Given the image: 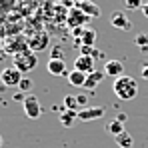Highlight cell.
Returning a JSON list of instances; mask_svg holds the SVG:
<instances>
[{
    "label": "cell",
    "instance_id": "cell-1",
    "mask_svg": "<svg viewBox=\"0 0 148 148\" xmlns=\"http://www.w3.org/2000/svg\"><path fill=\"white\" fill-rule=\"evenodd\" d=\"M112 90H114V94L120 100H134L136 94H138V82H136L132 76H126V74H124V76H120V78L114 80Z\"/></svg>",
    "mask_w": 148,
    "mask_h": 148
},
{
    "label": "cell",
    "instance_id": "cell-2",
    "mask_svg": "<svg viewBox=\"0 0 148 148\" xmlns=\"http://www.w3.org/2000/svg\"><path fill=\"white\" fill-rule=\"evenodd\" d=\"M36 64H38V56H36V52H32V50H26V52H20V54L12 56V66L18 68L22 74L34 70Z\"/></svg>",
    "mask_w": 148,
    "mask_h": 148
},
{
    "label": "cell",
    "instance_id": "cell-3",
    "mask_svg": "<svg viewBox=\"0 0 148 148\" xmlns=\"http://www.w3.org/2000/svg\"><path fill=\"white\" fill-rule=\"evenodd\" d=\"M22 108H24V114L32 120H38L42 116V106H40V100L34 94H26V98L22 100Z\"/></svg>",
    "mask_w": 148,
    "mask_h": 148
},
{
    "label": "cell",
    "instance_id": "cell-4",
    "mask_svg": "<svg viewBox=\"0 0 148 148\" xmlns=\"http://www.w3.org/2000/svg\"><path fill=\"white\" fill-rule=\"evenodd\" d=\"M22 78H24V74L20 72L18 68H14V66H6L2 72H0V82L4 84V86H18L20 82H22Z\"/></svg>",
    "mask_w": 148,
    "mask_h": 148
},
{
    "label": "cell",
    "instance_id": "cell-5",
    "mask_svg": "<svg viewBox=\"0 0 148 148\" xmlns=\"http://www.w3.org/2000/svg\"><path fill=\"white\" fill-rule=\"evenodd\" d=\"M90 20V16H86L78 6H72L70 10H68V14H66V24L70 26V28H82V26H86V22Z\"/></svg>",
    "mask_w": 148,
    "mask_h": 148
},
{
    "label": "cell",
    "instance_id": "cell-6",
    "mask_svg": "<svg viewBox=\"0 0 148 148\" xmlns=\"http://www.w3.org/2000/svg\"><path fill=\"white\" fill-rule=\"evenodd\" d=\"M50 46V36L46 32H36V34H32L30 38H28V48L32 50V52H42V50H46Z\"/></svg>",
    "mask_w": 148,
    "mask_h": 148
},
{
    "label": "cell",
    "instance_id": "cell-7",
    "mask_svg": "<svg viewBox=\"0 0 148 148\" xmlns=\"http://www.w3.org/2000/svg\"><path fill=\"white\" fill-rule=\"evenodd\" d=\"M26 50L30 48H28V38H24V36H12V38L6 40V52H10L12 56L26 52Z\"/></svg>",
    "mask_w": 148,
    "mask_h": 148
},
{
    "label": "cell",
    "instance_id": "cell-8",
    "mask_svg": "<svg viewBox=\"0 0 148 148\" xmlns=\"http://www.w3.org/2000/svg\"><path fill=\"white\" fill-rule=\"evenodd\" d=\"M104 114H106V108H104V106H86V108L78 110V120H82V122L98 120Z\"/></svg>",
    "mask_w": 148,
    "mask_h": 148
},
{
    "label": "cell",
    "instance_id": "cell-9",
    "mask_svg": "<svg viewBox=\"0 0 148 148\" xmlns=\"http://www.w3.org/2000/svg\"><path fill=\"white\" fill-rule=\"evenodd\" d=\"M110 24L114 26V28H118V30H124V32H128V30H132V22H130V18L120 12V10H114L112 14H110Z\"/></svg>",
    "mask_w": 148,
    "mask_h": 148
},
{
    "label": "cell",
    "instance_id": "cell-10",
    "mask_svg": "<svg viewBox=\"0 0 148 148\" xmlns=\"http://www.w3.org/2000/svg\"><path fill=\"white\" fill-rule=\"evenodd\" d=\"M94 60L92 56H86V54H80L76 60H74V70H80L84 74H92L96 68H94Z\"/></svg>",
    "mask_w": 148,
    "mask_h": 148
},
{
    "label": "cell",
    "instance_id": "cell-11",
    "mask_svg": "<svg viewBox=\"0 0 148 148\" xmlns=\"http://www.w3.org/2000/svg\"><path fill=\"white\" fill-rule=\"evenodd\" d=\"M104 74L116 80V78L124 76V64L120 60H108V62L104 64Z\"/></svg>",
    "mask_w": 148,
    "mask_h": 148
},
{
    "label": "cell",
    "instance_id": "cell-12",
    "mask_svg": "<svg viewBox=\"0 0 148 148\" xmlns=\"http://www.w3.org/2000/svg\"><path fill=\"white\" fill-rule=\"evenodd\" d=\"M46 68H48V72L52 74V76H68L66 62H64V60H54V58H50Z\"/></svg>",
    "mask_w": 148,
    "mask_h": 148
},
{
    "label": "cell",
    "instance_id": "cell-13",
    "mask_svg": "<svg viewBox=\"0 0 148 148\" xmlns=\"http://www.w3.org/2000/svg\"><path fill=\"white\" fill-rule=\"evenodd\" d=\"M86 16H90V18H98L100 16V6L96 2H90V0H82V2H78L76 4Z\"/></svg>",
    "mask_w": 148,
    "mask_h": 148
},
{
    "label": "cell",
    "instance_id": "cell-14",
    "mask_svg": "<svg viewBox=\"0 0 148 148\" xmlns=\"http://www.w3.org/2000/svg\"><path fill=\"white\" fill-rule=\"evenodd\" d=\"M104 76H106L104 70H94L92 74H88V76H86V84H84V88H86V90H94L100 82L104 80Z\"/></svg>",
    "mask_w": 148,
    "mask_h": 148
},
{
    "label": "cell",
    "instance_id": "cell-15",
    "mask_svg": "<svg viewBox=\"0 0 148 148\" xmlns=\"http://www.w3.org/2000/svg\"><path fill=\"white\" fill-rule=\"evenodd\" d=\"M96 42V30L94 28H84V34L80 36V40H76L78 46H94Z\"/></svg>",
    "mask_w": 148,
    "mask_h": 148
},
{
    "label": "cell",
    "instance_id": "cell-16",
    "mask_svg": "<svg viewBox=\"0 0 148 148\" xmlns=\"http://www.w3.org/2000/svg\"><path fill=\"white\" fill-rule=\"evenodd\" d=\"M86 76H88V74L80 72V70H70L68 76H66V80H68V84H72V86H82V88H84Z\"/></svg>",
    "mask_w": 148,
    "mask_h": 148
},
{
    "label": "cell",
    "instance_id": "cell-17",
    "mask_svg": "<svg viewBox=\"0 0 148 148\" xmlns=\"http://www.w3.org/2000/svg\"><path fill=\"white\" fill-rule=\"evenodd\" d=\"M74 118H78V112L76 110H62V114H60V122H62V126H66V128H70L74 122Z\"/></svg>",
    "mask_w": 148,
    "mask_h": 148
},
{
    "label": "cell",
    "instance_id": "cell-18",
    "mask_svg": "<svg viewBox=\"0 0 148 148\" xmlns=\"http://www.w3.org/2000/svg\"><path fill=\"white\" fill-rule=\"evenodd\" d=\"M114 140H116V144H118L120 148H132V146H134V138H132L126 130H124L122 134H118Z\"/></svg>",
    "mask_w": 148,
    "mask_h": 148
},
{
    "label": "cell",
    "instance_id": "cell-19",
    "mask_svg": "<svg viewBox=\"0 0 148 148\" xmlns=\"http://www.w3.org/2000/svg\"><path fill=\"white\" fill-rule=\"evenodd\" d=\"M134 44H136V46H140L142 52H148V32H140V34H136Z\"/></svg>",
    "mask_w": 148,
    "mask_h": 148
},
{
    "label": "cell",
    "instance_id": "cell-20",
    "mask_svg": "<svg viewBox=\"0 0 148 148\" xmlns=\"http://www.w3.org/2000/svg\"><path fill=\"white\" fill-rule=\"evenodd\" d=\"M108 132H110V134H112V136L116 138L118 134H122V132H124V124H122V122H118V120L114 118L112 122L108 124Z\"/></svg>",
    "mask_w": 148,
    "mask_h": 148
},
{
    "label": "cell",
    "instance_id": "cell-21",
    "mask_svg": "<svg viewBox=\"0 0 148 148\" xmlns=\"http://www.w3.org/2000/svg\"><path fill=\"white\" fill-rule=\"evenodd\" d=\"M64 108L66 110H80L78 108V100H76V96H72V94H68V96H64Z\"/></svg>",
    "mask_w": 148,
    "mask_h": 148
},
{
    "label": "cell",
    "instance_id": "cell-22",
    "mask_svg": "<svg viewBox=\"0 0 148 148\" xmlns=\"http://www.w3.org/2000/svg\"><path fill=\"white\" fill-rule=\"evenodd\" d=\"M144 2L142 0H124V8L126 10H142Z\"/></svg>",
    "mask_w": 148,
    "mask_h": 148
},
{
    "label": "cell",
    "instance_id": "cell-23",
    "mask_svg": "<svg viewBox=\"0 0 148 148\" xmlns=\"http://www.w3.org/2000/svg\"><path fill=\"white\" fill-rule=\"evenodd\" d=\"M80 50H82L80 54H86V56H92V58H98V56H100L94 46H80Z\"/></svg>",
    "mask_w": 148,
    "mask_h": 148
},
{
    "label": "cell",
    "instance_id": "cell-24",
    "mask_svg": "<svg viewBox=\"0 0 148 148\" xmlns=\"http://www.w3.org/2000/svg\"><path fill=\"white\" fill-rule=\"evenodd\" d=\"M18 88H20L22 92H30V90H32V80L24 76V78H22V82L18 84Z\"/></svg>",
    "mask_w": 148,
    "mask_h": 148
},
{
    "label": "cell",
    "instance_id": "cell-25",
    "mask_svg": "<svg viewBox=\"0 0 148 148\" xmlns=\"http://www.w3.org/2000/svg\"><path fill=\"white\" fill-rule=\"evenodd\" d=\"M76 100H78V108L80 110L86 108V104H88V96L86 94H76Z\"/></svg>",
    "mask_w": 148,
    "mask_h": 148
},
{
    "label": "cell",
    "instance_id": "cell-26",
    "mask_svg": "<svg viewBox=\"0 0 148 148\" xmlns=\"http://www.w3.org/2000/svg\"><path fill=\"white\" fill-rule=\"evenodd\" d=\"M50 58H54V60H64V54H62L60 48H52L50 50Z\"/></svg>",
    "mask_w": 148,
    "mask_h": 148
},
{
    "label": "cell",
    "instance_id": "cell-27",
    "mask_svg": "<svg viewBox=\"0 0 148 148\" xmlns=\"http://www.w3.org/2000/svg\"><path fill=\"white\" fill-rule=\"evenodd\" d=\"M140 76H142L144 80H148V62H144V64L140 66Z\"/></svg>",
    "mask_w": 148,
    "mask_h": 148
},
{
    "label": "cell",
    "instance_id": "cell-28",
    "mask_svg": "<svg viewBox=\"0 0 148 148\" xmlns=\"http://www.w3.org/2000/svg\"><path fill=\"white\" fill-rule=\"evenodd\" d=\"M116 120H118V122H126V120H128V116H126V114H124V112H120V114H118V116H116Z\"/></svg>",
    "mask_w": 148,
    "mask_h": 148
},
{
    "label": "cell",
    "instance_id": "cell-29",
    "mask_svg": "<svg viewBox=\"0 0 148 148\" xmlns=\"http://www.w3.org/2000/svg\"><path fill=\"white\" fill-rule=\"evenodd\" d=\"M142 12H144V16L148 18V2H144V6H142Z\"/></svg>",
    "mask_w": 148,
    "mask_h": 148
},
{
    "label": "cell",
    "instance_id": "cell-30",
    "mask_svg": "<svg viewBox=\"0 0 148 148\" xmlns=\"http://www.w3.org/2000/svg\"><path fill=\"white\" fill-rule=\"evenodd\" d=\"M2 144H4V140H2V136H0V148H2Z\"/></svg>",
    "mask_w": 148,
    "mask_h": 148
}]
</instances>
